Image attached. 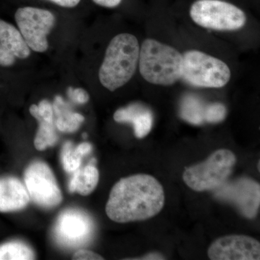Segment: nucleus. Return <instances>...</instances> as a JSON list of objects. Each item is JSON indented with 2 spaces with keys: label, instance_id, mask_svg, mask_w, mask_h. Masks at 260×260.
Segmentation results:
<instances>
[{
  "label": "nucleus",
  "instance_id": "f257e3e1",
  "mask_svg": "<svg viewBox=\"0 0 260 260\" xmlns=\"http://www.w3.org/2000/svg\"><path fill=\"white\" fill-rule=\"evenodd\" d=\"M164 188L155 178L135 174L122 178L113 186L106 213L113 221L125 223L148 220L162 209Z\"/></svg>",
  "mask_w": 260,
  "mask_h": 260
},
{
  "label": "nucleus",
  "instance_id": "f03ea898",
  "mask_svg": "<svg viewBox=\"0 0 260 260\" xmlns=\"http://www.w3.org/2000/svg\"><path fill=\"white\" fill-rule=\"evenodd\" d=\"M140 44L135 36L120 34L108 45L99 72L100 83L109 91L126 85L138 68Z\"/></svg>",
  "mask_w": 260,
  "mask_h": 260
},
{
  "label": "nucleus",
  "instance_id": "7ed1b4c3",
  "mask_svg": "<svg viewBox=\"0 0 260 260\" xmlns=\"http://www.w3.org/2000/svg\"><path fill=\"white\" fill-rule=\"evenodd\" d=\"M138 68L148 83L169 86L182 77L183 54L172 46L147 39L140 48Z\"/></svg>",
  "mask_w": 260,
  "mask_h": 260
},
{
  "label": "nucleus",
  "instance_id": "20e7f679",
  "mask_svg": "<svg viewBox=\"0 0 260 260\" xmlns=\"http://www.w3.org/2000/svg\"><path fill=\"white\" fill-rule=\"evenodd\" d=\"M232 72L226 63L199 50L183 54L182 77L186 83L199 88H220L226 85Z\"/></svg>",
  "mask_w": 260,
  "mask_h": 260
},
{
  "label": "nucleus",
  "instance_id": "39448f33",
  "mask_svg": "<svg viewBox=\"0 0 260 260\" xmlns=\"http://www.w3.org/2000/svg\"><path fill=\"white\" fill-rule=\"evenodd\" d=\"M236 161L237 158L233 152L220 149L211 154L205 161L186 169L183 180L193 190H213L227 180Z\"/></svg>",
  "mask_w": 260,
  "mask_h": 260
},
{
  "label": "nucleus",
  "instance_id": "423d86ee",
  "mask_svg": "<svg viewBox=\"0 0 260 260\" xmlns=\"http://www.w3.org/2000/svg\"><path fill=\"white\" fill-rule=\"evenodd\" d=\"M189 15L199 26L219 31L239 30L247 21L242 10L223 0H197L191 5Z\"/></svg>",
  "mask_w": 260,
  "mask_h": 260
},
{
  "label": "nucleus",
  "instance_id": "0eeeda50",
  "mask_svg": "<svg viewBox=\"0 0 260 260\" xmlns=\"http://www.w3.org/2000/svg\"><path fill=\"white\" fill-rule=\"evenodd\" d=\"M24 184L30 199L44 209H52L62 202V193L55 176L45 162L35 160L24 172Z\"/></svg>",
  "mask_w": 260,
  "mask_h": 260
},
{
  "label": "nucleus",
  "instance_id": "6e6552de",
  "mask_svg": "<svg viewBox=\"0 0 260 260\" xmlns=\"http://www.w3.org/2000/svg\"><path fill=\"white\" fill-rule=\"evenodd\" d=\"M15 21L30 49L45 52L49 48L47 37L55 25V16L49 10L32 7L17 10Z\"/></svg>",
  "mask_w": 260,
  "mask_h": 260
},
{
  "label": "nucleus",
  "instance_id": "1a4fd4ad",
  "mask_svg": "<svg viewBox=\"0 0 260 260\" xmlns=\"http://www.w3.org/2000/svg\"><path fill=\"white\" fill-rule=\"evenodd\" d=\"M95 224L85 212L74 208L65 210L59 215L54 228L56 242L69 248L80 247L93 237Z\"/></svg>",
  "mask_w": 260,
  "mask_h": 260
},
{
  "label": "nucleus",
  "instance_id": "9d476101",
  "mask_svg": "<svg viewBox=\"0 0 260 260\" xmlns=\"http://www.w3.org/2000/svg\"><path fill=\"white\" fill-rule=\"evenodd\" d=\"M215 198L234 205L246 218H254L260 203V186L249 178L223 182L214 189Z\"/></svg>",
  "mask_w": 260,
  "mask_h": 260
},
{
  "label": "nucleus",
  "instance_id": "9b49d317",
  "mask_svg": "<svg viewBox=\"0 0 260 260\" xmlns=\"http://www.w3.org/2000/svg\"><path fill=\"white\" fill-rule=\"evenodd\" d=\"M208 255L212 260H259L260 244L248 236H225L212 243Z\"/></svg>",
  "mask_w": 260,
  "mask_h": 260
},
{
  "label": "nucleus",
  "instance_id": "f8f14e48",
  "mask_svg": "<svg viewBox=\"0 0 260 260\" xmlns=\"http://www.w3.org/2000/svg\"><path fill=\"white\" fill-rule=\"evenodd\" d=\"M29 111L39 122V127L34 139L36 149L39 151H44L46 149L54 146L59 138L56 133L52 104L49 101L42 100L39 105L32 104L30 106Z\"/></svg>",
  "mask_w": 260,
  "mask_h": 260
},
{
  "label": "nucleus",
  "instance_id": "ddd939ff",
  "mask_svg": "<svg viewBox=\"0 0 260 260\" xmlns=\"http://www.w3.org/2000/svg\"><path fill=\"white\" fill-rule=\"evenodd\" d=\"M25 184L15 177L0 178V213L23 210L30 202Z\"/></svg>",
  "mask_w": 260,
  "mask_h": 260
},
{
  "label": "nucleus",
  "instance_id": "4468645a",
  "mask_svg": "<svg viewBox=\"0 0 260 260\" xmlns=\"http://www.w3.org/2000/svg\"><path fill=\"white\" fill-rule=\"evenodd\" d=\"M114 121L118 123H129L134 127L136 138H145L151 131L153 115L148 107L140 104H133L121 108L114 114Z\"/></svg>",
  "mask_w": 260,
  "mask_h": 260
},
{
  "label": "nucleus",
  "instance_id": "2eb2a0df",
  "mask_svg": "<svg viewBox=\"0 0 260 260\" xmlns=\"http://www.w3.org/2000/svg\"><path fill=\"white\" fill-rule=\"evenodd\" d=\"M0 46L9 51L18 59H27L30 49L27 45L20 30L5 20L0 19Z\"/></svg>",
  "mask_w": 260,
  "mask_h": 260
},
{
  "label": "nucleus",
  "instance_id": "dca6fc26",
  "mask_svg": "<svg viewBox=\"0 0 260 260\" xmlns=\"http://www.w3.org/2000/svg\"><path fill=\"white\" fill-rule=\"evenodd\" d=\"M99 172L95 164H89L83 169H78L73 173L70 179L68 189L70 193L87 196L91 194L98 185Z\"/></svg>",
  "mask_w": 260,
  "mask_h": 260
},
{
  "label": "nucleus",
  "instance_id": "f3484780",
  "mask_svg": "<svg viewBox=\"0 0 260 260\" xmlns=\"http://www.w3.org/2000/svg\"><path fill=\"white\" fill-rule=\"evenodd\" d=\"M64 102L61 96L56 97L53 105L54 113L56 116L55 126L56 129L61 133H73L79 129L85 117L78 113L70 112L64 108Z\"/></svg>",
  "mask_w": 260,
  "mask_h": 260
},
{
  "label": "nucleus",
  "instance_id": "a211bd4d",
  "mask_svg": "<svg viewBox=\"0 0 260 260\" xmlns=\"http://www.w3.org/2000/svg\"><path fill=\"white\" fill-rule=\"evenodd\" d=\"M35 259V252L32 248L21 241H11L0 245V260Z\"/></svg>",
  "mask_w": 260,
  "mask_h": 260
},
{
  "label": "nucleus",
  "instance_id": "6ab92c4d",
  "mask_svg": "<svg viewBox=\"0 0 260 260\" xmlns=\"http://www.w3.org/2000/svg\"><path fill=\"white\" fill-rule=\"evenodd\" d=\"M205 109L198 99L187 97L181 106V116L191 124H200L205 120Z\"/></svg>",
  "mask_w": 260,
  "mask_h": 260
},
{
  "label": "nucleus",
  "instance_id": "aec40b11",
  "mask_svg": "<svg viewBox=\"0 0 260 260\" xmlns=\"http://www.w3.org/2000/svg\"><path fill=\"white\" fill-rule=\"evenodd\" d=\"M61 160L65 172L69 174H73L80 169L82 164V156L77 153L71 142H67L63 145Z\"/></svg>",
  "mask_w": 260,
  "mask_h": 260
},
{
  "label": "nucleus",
  "instance_id": "412c9836",
  "mask_svg": "<svg viewBox=\"0 0 260 260\" xmlns=\"http://www.w3.org/2000/svg\"><path fill=\"white\" fill-rule=\"evenodd\" d=\"M226 109L223 104L215 103L205 109V121L209 123H218L223 121L226 116Z\"/></svg>",
  "mask_w": 260,
  "mask_h": 260
},
{
  "label": "nucleus",
  "instance_id": "4be33fe9",
  "mask_svg": "<svg viewBox=\"0 0 260 260\" xmlns=\"http://www.w3.org/2000/svg\"><path fill=\"white\" fill-rule=\"evenodd\" d=\"M68 94L70 99L78 104H86L90 99L88 93L83 88H69Z\"/></svg>",
  "mask_w": 260,
  "mask_h": 260
},
{
  "label": "nucleus",
  "instance_id": "5701e85b",
  "mask_svg": "<svg viewBox=\"0 0 260 260\" xmlns=\"http://www.w3.org/2000/svg\"><path fill=\"white\" fill-rule=\"evenodd\" d=\"M73 259L77 260H99L104 259L103 256L94 251L80 249L73 254Z\"/></svg>",
  "mask_w": 260,
  "mask_h": 260
},
{
  "label": "nucleus",
  "instance_id": "b1692460",
  "mask_svg": "<svg viewBox=\"0 0 260 260\" xmlns=\"http://www.w3.org/2000/svg\"><path fill=\"white\" fill-rule=\"evenodd\" d=\"M17 58L11 52L0 46V66L11 67L15 64Z\"/></svg>",
  "mask_w": 260,
  "mask_h": 260
},
{
  "label": "nucleus",
  "instance_id": "393cba45",
  "mask_svg": "<svg viewBox=\"0 0 260 260\" xmlns=\"http://www.w3.org/2000/svg\"><path fill=\"white\" fill-rule=\"evenodd\" d=\"M62 8H75L79 4L80 0H48Z\"/></svg>",
  "mask_w": 260,
  "mask_h": 260
},
{
  "label": "nucleus",
  "instance_id": "a878e982",
  "mask_svg": "<svg viewBox=\"0 0 260 260\" xmlns=\"http://www.w3.org/2000/svg\"><path fill=\"white\" fill-rule=\"evenodd\" d=\"M94 3L104 8H116L120 4L121 0H93Z\"/></svg>",
  "mask_w": 260,
  "mask_h": 260
},
{
  "label": "nucleus",
  "instance_id": "bb28decb",
  "mask_svg": "<svg viewBox=\"0 0 260 260\" xmlns=\"http://www.w3.org/2000/svg\"><path fill=\"white\" fill-rule=\"evenodd\" d=\"M92 145L89 143H80L78 146L75 147V150L77 153L81 155L82 157L85 156V155H88L90 153L92 150Z\"/></svg>",
  "mask_w": 260,
  "mask_h": 260
},
{
  "label": "nucleus",
  "instance_id": "cd10ccee",
  "mask_svg": "<svg viewBox=\"0 0 260 260\" xmlns=\"http://www.w3.org/2000/svg\"><path fill=\"white\" fill-rule=\"evenodd\" d=\"M141 259H164V257L162 255H160V254L151 253V254H149L148 255L143 256V258H141Z\"/></svg>",
  "mask_w": 260,
  "mask_h": 260
},
{
  "label": "nucleus",
  "instance_id": "c85d7f7f",
  "mask_svg": "<svg viewBox=\"0 0 260 260\" xmlns=\"http://www.w3.org/2000/svg\"><path fill=\"white\" fill-rule=\"evenodd\" d=\"M86 136H87V135L85 134H85H83V138H86Z\"/></svg>",
  "mask_w": 260,
  "mask_h": 260
}]
</instances>
